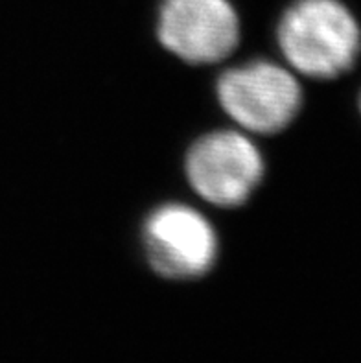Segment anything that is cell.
Returning a JSON list of instances; mask_svg holds the SVG:
<instances>
[{
  "instance_id": "277c9868",
  "label": "cell",
  "mask_w": 361,
  "mask_h": 363,
  "mask_svg": "<svg viewBox=\"0 0 361 363\" xmlns=\"http://www.w3.org/2000/svg\"><path fill=\"white\" fill-rule=\"evenodd\" d=\"M142 245L151 269L172 281L209 273L220 249L211 221L184 203H166L151 211L142 227Z\"/></svg>"
},
{
  "instance_id": "7a4b0ae2",
  "label": "cell",
  "mask_w": 361,
  "mask_h": 363,
  "mask_svg": "<svg viewBox=\"0 0 361 363\" xmlns=\"http://www.w3.org/2000/svg\"><path fill=\"white\" fill-rule=\"evenodd\" d=\"M216 92L221 109L245 133H279L302 107V89L295 72L267 60H252L225 70Z\"/></svg>"
},
{
  "instance_id": "5b68a950",
  "label": "cell",
  "mask_w": 361,
  "mask_h": 363,
  "mask_svg": "<svg viewBox=\"0 0 361 363\" xmlns=\"http://www.w3.org/2000/svg\"><path fill=\"white\" fill-rule=\"evenodd\" d=\"M240 17L231 0H162L157 35L184 63L214 65L240 43Z\"/></svg>"
},
{
  "instance_id": "3957f363",
  "label": "cell",
  "mask_w": 361,
  "mask_h": 363,
  "mask_svg": "<svg viewBox=\"0 0 361 363\" xmlns=\"http://www.w3.org/2000/svg\"><path fill=\"white\" fill-rule=\"evenodd\" d=\"M264 157L245 131L220 129L199 137L187 153L188 183L221 208L240 207L264 177Z\"/></svg>"
},
{
  "instance_id": "6da1fadb",
  "label": "cell",
  "mask_w": 361,
  "mask_h": 363,
  "mask_svg": "<svg viewBox=\"0 0 361 363\" xmlns=\"http://www.w3.org/2000/svg\"><path fill=\"white\" fill-rule=\"evenodd\" d=\"M277 41L293 72L334 79L357 61L361 28L341 0H293L280 15Z\"/></svg>"
},
{
  "instance_id": "8992f818",
  "label": "cell",
  "mask_w": 361,
  "mask_h": 363,
  "mask_svg": "<svg viewBox=\"0 0 361 363\" xmlns=\"http://www.w3.org/2000/svg\"><path fill=\"white\" fill-rule=\"evenodd\" d=\"M360 107H361V101H360Z\"/></svg>"
}]
</instances>
